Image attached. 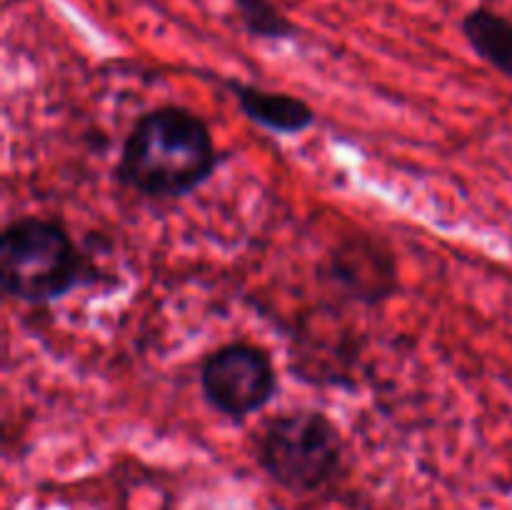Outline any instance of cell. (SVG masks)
<instances>
[{
  "mask_svg": "<svg viewBox=\"0 0 512 510\" xmlns=\"http://www.w3.org/2000/svg\"><path fill=\"white\" fill-rule=\"evenodd\" d=\"M223 88L235 100L240 113L258 128L268 130L280 138H295L318 125V110L305 98L285 90H270L265 85L245 83V80L228 78Z\"/></svg>",
  "mask_w": 512,
  "mask_h": 510,
  "instance_id": "6",
  "label": "cell"
},
{
  "mask_svg": "<svg viewBox=\"0 0 512 510\" xmlns=\"http://www.w3.org/2000/svg\"><path fill=\"white\" fill-rule=\"evenodd\" d=\"M198 388L215 415L230 425H243L278 398L280 375L265 345L228 340L205 350L198 365Z\"/></svg>",
  "mask_w": 512,
  "mask_h": 510,
  "instance_id": "4",
  "label": "cell"
},
{
  "mask_svg": "<svg viewBox=\"0 0 512 510\" xmlns=\"http://www.w3.org/2000/svg\"><path fill=\"white\" fill-rule=\"evenodd\" d=\"M260 473L293 498H318L340 488L350 473L348 440L320 408H285L250 435Z\"/></svg>",
  "mask_w": 512,
  "mask_h": 510,
  "instance_id": "2",
  "label": "cell"
},
{
  "mask_svg": "<svg viewBox=\"0 0 512 510\" xmlns=\"http://www.w3.org/2000/svg\"><path fill=\"white\" fill-rule=\"evenodd\" d=\"M105 273L58 218L18 215L0 233V288L23 305H50L80 288L103 283Z\"/></svg>",
  "mask_w": 512,
  "mask_h": 510,
  "instance_id": "3",
  "label": "cell"
},
{
  "mask_svg": "<svg viewBox=\"0 0 512 510\" xmlns=\"http://www.w3.org/2000/svg\"><path fill=\"white\" fill-rule=\"evenodd\" d=\"M233 13L240 30L255 40L285 43L300 38V25L293 23L273 0H233Z\"/></svg>",
  "mask_w": 512,
  "mask_h": 510,
  "instance_id": "8",
  "label": "cell"
},
{
  "mask_svg": "<svg viewBox=\"0 0 512 510\" xmlns=\"http://www.w3.org/2000/svg\"><path fill=\"white\" fill-rule=\"evenodd\" d=\"M223 160L203 113L163 103L135 115L120 143L113 180L150 203H178L210 183Z\"/></svg>",
  "mask_w": 512,
  "mask_h": 510,
  "instance_id": "1",
  "label": "cell"
},
{
  "mask_svg": "<svg viewBox=\"0 0 512 510\" xmlns=\"http://www.w3.org/2000/svg\"><path fill=\"white\" fill-rule=\"evenodd\" d=\"M115 510H130V508H128V503H125V498H123V500H118V505H115ZM158 510H175V505L170 503V500H165L163 508H158Z\"/></svg>",
  "mask_w": 512,
  "mask_h": 510,
  "instance_id": "9",
  "label": "cell"
},
{
  "mask_svg": "<svg viewBox=\"0 0 512 510\" xmlns=\"http://www.w3.org/2000/svg\"><path fill=\"white\" fill-rule=\"evenodd\" d=\"M460 35L475 58L512 80V20L488 5H475L460 20Z\"/></svg>",
  "mask_w": 512,
  "mask_h": 510,
  "instance_id": "7",
  "label": "cell"
},
{
  "mask_svg": "<svg viewBox=\"0 0 512 510\" xmlns=\"http://www.w3.org/2000/svg\"><path fill=\"white\" fill-rule=\"evenodd\" d=\"M315 278L335 303L365 310L383 308L403 290L395 248L373 230L340 235L320 258Z\"/></svg>",
  "mask_w": 512,
  "mask_h": 510,
  "instance_id": "5",
  "label": "cell"
}]
</instances>
